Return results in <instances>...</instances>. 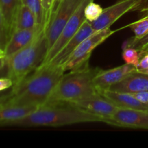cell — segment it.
<instances>
[{
	"label": "cell",
	"mask_w": 148,
	"mask_h": 148,
	"mask_svg": "<svg viewBox=\"0 0 148 148\" xmlns=\"http://www.w3.org/2000/svg\"><path fill=\"white\" fill-rule=\"evenodd\" d=\"M148 44V33L144 37L139 40H134V39H130L126 42V44L124 47H132L137 49L138 51L141 50L143 48L147 46Z\"/></svg>",
	"instance_id": "cb8c5ba5"
},
{
	"label": "cell",
	"mask_w": 148,
	"mask_h": 148,
	"mask_svg": "<svg viewBox=\"0 0 148 148\" xmlns=\"http://www.w3.org/2000/svg\"><path fill=\"white\" fill-rule=\"evenodd\" d=\"M82 1L83 0H62L56 7L49 25L45 30L49 50L57 40L64 26Z\"/></svg>",
	"instance_id": "8992f818"
},
{
	"label": "cell",
	"mask_w": 148,
	"mask_h": 148,
	"mask_svg": "<svg viewBox=\"0 0 148 148\" xmlns=\"http://www.w3.org/2000/svg\"><path fill=\"white\" fill-rule=\"evenodd\" d=\"M22 4V0H0V10L7 26L10 36L14 30L16 16Z\"/></svg>",
	"instance_id": "e0dca14e"
},
{
	"label": "cell",
	"mask_w": 148,
	"mask_h": 148,
	"mask_svg": "<svg viewBox=\"0 0 148 148\" xmlns=\"http://www.w3.org/2000/svg\"><path fill=\"white\" fill-rule=\"evenodd\" d=\"M39 27L33 12L25 4H22L17 13L14 25V30L33 29Z\"/></svg>",
	"instance_id": "ac0fdd59"
},
{
	"label": "cell",
	"mask_w": 148,
	"mask_h": 148,
	"mask_svg": "<svg viewBox=\"0 0 148 148\" xmlns=\"http://www.w3.org/2000/svg\"><path fill=\"white\" fill-rule=\"evenodd\" d=\"M103 11V9L101 7V5L94 2L93 0L90 1L85 6V10H84L85 20L89 23H92L102 14Z\"/></svg>",
	"instance_id": "ffe728a7"
},
{
	"label": "cell",
	"mask_w": 148,
	"mask_h": 148,
	"mask_svg": "<svg viewBox=\"0 0 148 148\" xmlns=\"http://www.w3.org/2000/svg\"><path fill=\"white\" fill-rule=\"evenodd\" d=\"M13 85H14L13 81L8 77L0 78V92L12 88Z\"/></svg>",
	"instance_id": "484cf974"
},
{
	"label": "cell",
	"mask_w": 148,
	"mask_h": 148,
	"mask_svg": "<svg viewBox=\"0 0 148 148\" xmlns=\"http://www.w3.org/2000/svg\"><path fill=\"white\" fill-rule=\"evenodd\" d=\"M139 10L143 13V16L148 15V0H147V1L139 8Z\"/></svg>",
	"instance_id": "83f0119b"
},
{
	"label": "cell",
	"mask_w": 148,
	"mask_h": 148,
	"mask_svg": "<svg viewBox=\"0 0 148 148\" xmlns=\"http://www.w3.org/2000/svg\"><path fill=\"white\" fill-rule=\"evenodd\" d=\"M101 69L87 64L64 73L46 104L70 103L100 93L94 85V79Z\"/></svg>",
	"instance_id": "3957f363"
},
{
	"label": "cell",
	"mask_w": 148,
	"mask_h": 148,
	"mask_svg": "<svg viewBox=\"0 0 148 148\" xmlns=\"http://www.w3.org/2000/svg\"><path fill=\"white\" fill-rule=\"evenodd\" d=\"M48 51L47 38L45 30H43L27 46L6 58L7 77L13 81V87L20 84L42 64Z\"/></svg>",
	"instance_id": "277c9868"
},
{
	"label": "cell",
	"mask_w": 148,
	"mask_h": 148,
	"mask_svg": "<svg viewBox=\"0 0 148 148\" xmlns=\"http://www.w3.org/2000/svg\"><path fill=\"white\" fill-rule=\"evenodd\" d=\"M147 0H119L110 7L103 9L102 14L95 21L91 23L95 32L111 27L124 14L132 10H139Z\"/></svg>",
	"instance_id": "52a82bcc"
},
{
	"label": "cell",
	"mask_w": 148,
	"mask_h": 148,
	"mask_svg": "<svg viewBox=\"0 0 148 148\" xmlns=\"http://www.w3.org/2000/svg\"><path fill=\"white\" fill-rule=\"evenodd\" d=\"M142 56L141 51L132 47H124L122 51V59L126 64L136 66L140 62Z\"/></svg>",
	"instance_id": "44dd1931"
},
{
	"label": "cell",
	"mask_w": 148,
	"mask_h": 148,
	"mask_svg": "<svg viewBox=\"0 0 148 148\" xmlns=\"http://www.w3.org/2000/svg\"><path fill=\"white\" fill-rule=\"evenodd\" d=\"M69 104L101 117L104 123L106 122L107 120L109 119L119 108L101 93L78 100Z\"/></svg>",
	"instance_id": "9c48e42d"
},
{
	"label": "cell",
	"mask_w": 148,
	"mask_h": 148,
	"mask_svg": "<svg viewBox=\"0 0 148 148\" xmlns=\"http://www.w3.org/2000/svg\"><path fill=\"white\" fill-rule=\"evenodd\" d=\"M135 71H137L135 66L126 63L107 70L101 69L94 79V85L101 93L103 91L108 90L114 85L122 81Z\"/></svg>",
	"instance_id": "8fae6325"
},
{
	"label": "cell",
	"mask_w": 148,
	"mask_h": 148,
	"mask_svg": "<svg viewBox=\"0 0 148 148\" xmlns=\"http://www.w3.org/2000/svg\"><path fill=\"white\" fill-rule=\"evenodd\" d=\"M90 1H92V0H83L82 1L80 5L77 9L76 11L74 12V14L70 17L66 25L64 26L57 40L49 50L46 57H45L44 61L40 66H43V65H46V64L49 63L57 54L58 52L64 47V46L78 31L79 27H81L82 23L85 20V15H84V10H85V6Z\"/></svg>",
	"instance_id": "ba28073f"
},
{
	"label": "cell",
	"mask_w": 148,
	"mask_h": 148,
	"mask_svg": "<svg viewBox=\"0 0 148 148\" xmlns=\"http://www.w3.org/2000/svg\"><path fill=\"white\" fill-rule=\"evenodd\" d=\"M132 95L140 102L145 104H148V91H140L133 92Z\"/></svg>",
	"instance_id": "4316f807"
},
{
	"label": "cell",
	"mask_w": 148,
	"mask_h": 148,
	"mask_svg": "<svg viewBox=\"0 0 148 148\" xmlns=\"http://www.w3.org/2000/svg\"><path fill=\"white\" fill-rule=\"evenodd\" d=\"M116 31V30H112L108 27L95 32L85 39L60 66L64 72L75 70L88 64V60L92 51Z\"/></svg>",
	"instance_id": "5b68a950"
},
{
	"label": "cell",
	"mask_w": 148,
	"mask_h": 148,
	"mask_svg": "<svg viewBox=\"0 0 148 148\" xmlns=\"http://www.w3.org/2000/svg\"><path fill=\"white\" fill-rule=\"evenodd\" d=\"M10 98V93L7 94V95H0V104L6 102L7 101V99Z\"/></svg>",
	"instance_id": "f546056e"
},
{
	"label": "cell",
	"mask_w": 148,
	"mask_h": 148,
	"mask_svg": "<svg viewBox=\"0 0 148 148\" xmlns=\"http://www.w3.org/2000/svg\"><path fill=\"white\" fill-rule=\"evenodd\" d=\"M106 123L124 128L148 130V111L119 108Z\"/></svg>",
	"instance_id": "30bf717a"
},
{
	"label": "cell",
	"mask_w": 148,
	"mask_h": 148,
	"mask_svg": "<svg viewBox=\"0 0 148 148\" xmlns=\"http://www.w3.org/2000/svg\"><path fill=\"white\" fill-rule=\"evenodd\" d=\"M95 32L92 29L90 23L85 20L78 31L75 33V36L64 46V47L58 52L57 54L49 63L40 66H60L72 54V52L77 49V47L85 39L93 34Z\"/></svg>",
	"instance_id": "7c38bea8"
},
{
	"label": "cell",
	"mask_w": 148,
	"mask_h": 148,
	"mask_svg": "<svg viewBox=\"0 0 148 148\" xmlns=\"http://www.w3.org/2000/svg\"><path fill=\"white\" fill-rule=\"evenodd\" d=\"M38 108L32 106H17L0 104V126H10L14 121L28 115Z\"/></svg>",
	"instance_id": "2e32d148"
},
{
	"label": "cell",
	"mask_w": 148,
	"mask_h": 148,
	"mask_svg": "<svg viewBox=\"0 0 148 148\" xmlns=\"http://www.w3.org/2000/svg\"><path fill=\"white\" fill-rule=\"evenodd\" d=\"M43 30H44L43 27H37L36 28L18 30L13 32L4 50L5 59L31 43Z\"/></svg>",
	"instance_id": "4fadbf2b"
},
{
	"label": "cell",
	"mask_w": 148,
	"mask_h": 148,
	"mask_svg": "<svg viewBox=\"0 0 148 148\" xmlns=\"http://www.w3.org/2000/svg\"><path fill=\"white\" fill-rule=\"evenodd\" d=\"M141 53L142 56L138 64L135 66L136 69L139 72L148 74V51Z\"/></svg>",
	"instance_id": "d4e9b609"
},
{
	"label": "cell",
	"mask_w": 148,
	"mask_h": 148,
	"mask_svg": "<svg viewBox=\"0 0 148 148\" xmlns=\"http://www.w3.org/2000/svg\"><path fill=\"white\" fill-rule=\"evenodd\" d=\"M140 51H141V52H147L148 51V44L147 45V46H145L144 48H143V49H142Z\"/></svg>",
	"instance_id": "4dcf8cb0"
},
{
	"label": "cell",
	"mask_w": 148,
	"mask_h": 148,
	"mask_svg": "<svg viewBox=\"0 0 148 148\" xmlns=\"http://www.w3.org/2000/svg\"><path fill=\"white\" fill-rule=\"evenodd\" d=\"M101 94L118 108L148 111V104L140 102L132 95V93L106 90L101 92Z\"/></svg>",
	"instance_id": "9a60e30c"
},
{
	"label": "cell",
	"mask_w": 148,
	"mask_h": 148,
	"mask_svg": "<svg viewBox=\"0 0 148 148\" xmlns=\"http://www.w3.org/2000/svg\"><path fill=\"white\" fill-rule=\"evenodd\" d=\"M108 90L130 93L148 91V74L135 71L122 81L111 86Z\"/></svg>",
	"instance_id": "5bb4252c"
},
{
	"label": "cell",
	"mask_w": 148,
	"mask_h": 148,
	"mask_svg": "<svg viewBox=\"0 0 148 148\" xmlns=\"http://www.w3.org/2000/svg\"><path fill=\"white\" fill-rule=\"evenodd\" d=\"M103 122L101 117L88 113L69 103L46 104L10 126L62 127L79 123Z\"/></svg>",
	"instance_id": "7a4b0ae2"
},
{
	"label": "cell",
	"mask_w": 148,
	"mask_h": 148,
	"mask_svg": "<svg viewBox=\"0 0 148 148\" xmlns=\"http://www.w3.org/2000/svg\"><path fill=\"white\" fill-rule=\"evenodd\" d=\"M5 65H6L5 57H4L3 53H0V69H2Z\"/></svg>",
	"instance_id": "f1b7e54d"
},
{
	"label": "cell",
	"mask_w": 148,
	"mask_h": 148,
	"mask_svg": "<svg viewBox=\"0 0 148 148\" xmlns=\"http://www.w3.org/2000/svg\"><path fill=\"white\" fill-rule=\"evenodd\" d=\"M126 27H130L134 32V40H139L142 38L148 33V15L143 16L140 20L128 25Z\"/></svg>",
	"instance_id": "d6986e66"
},
{
	"label": "cell",
	"mask_w": 148,
	"mask_h": 148,
	"mask_svg": "<svg viewBox=\"0 0 148 148\" xmlns=\"http://www.w3.org/2000/svg\"><path fill=\"white\" fill-rule=\"evenodd\" d=\"M43 10V29L46 30L53 11L55 0H41Z\"/></svg>",
	"instance_id": "603a6c76"
},
{
	"label": "cell",
	"mask_w": 148,
	"mask_h": 148,
	"mask_svg": "<svg viewBox=\"0 0 148 148\" xmlns=\"http://www.w3.org/2000/svg\"><path fill=\"white\" fill-rule=\"evenodd\" d=\"M10 38V35L8 28L0 10V53L4 54V50Z\"/></svg>",
	"instance_id": "7402d4cb"
},
{
	"label": "cell",
	"mask_w": 148,
	"mask_h": 148,
	"mask_svg": "<svg viewBox=\"0 0 148 148\" xmlns=\"http://www.w3.org/2000/svg\"><path fill=\"white\" fill-rule=\"evenodd\" d=\"M64 73L61 66H39L20 84L12 87L5 103L36 108L44 106Z\"/></svg>",
	"instance_id": "6da1fadb"
}]
</instances>
